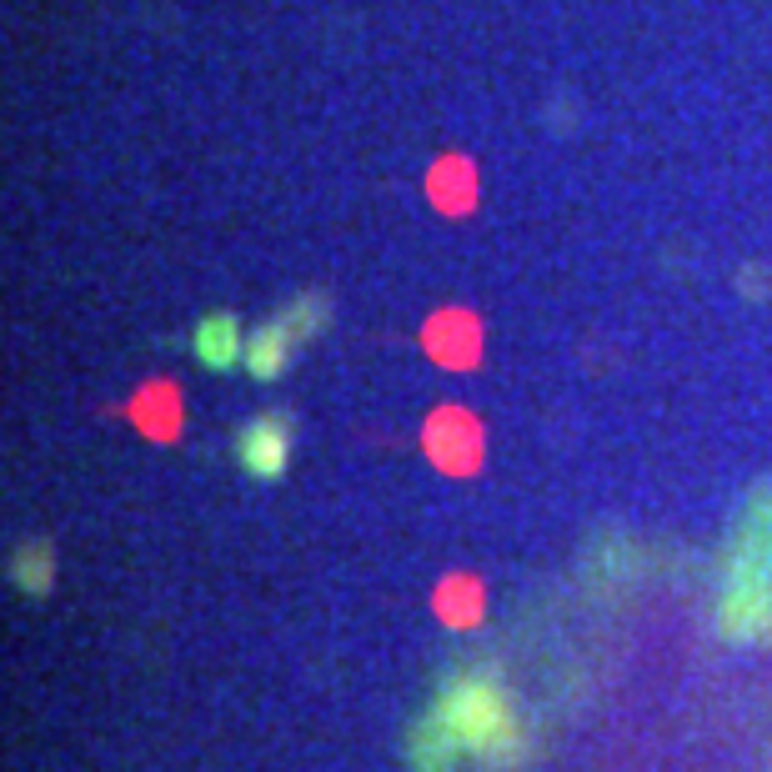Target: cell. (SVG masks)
<instances>
[{
  "label": "cell",
  "instance_id": "6da1fadb",
  "mask_svg": "<svg viewBox=\"0 0 772 772\" xmlns=\"http://www.w3.org/2000/svg\"><path fill=\"white\" fill-rule=\"evenodd\" d=\"M246 467L256 471V477H276V471L286 467V431L282 421H262V427L246 431Z\"/></svg>",
  "mask_w": 772,
  "mask_h": 772
},
{
  "label": "cell",
  "instance_id": "7a4b0ae2",
  "mask_svg": "<svg viewBox=\"0 0 772 772\" xmlns=\"http://www.w3.org/2000/svg\"><path fill=\"white\" fill-rule=\"evenodd\" d=\"M201 356H206L211 366H226L231 356H236V326H231L226 316H211V322L201 326Z\"/></svg>",
  "mask_w": 772,
  "mask_h": 772
},
{
  "label": "cell",
  "instance_id": "3957f363",
  "mask_svg": "<svg viewBox=\"0 0 772 772\" xmlns=\"http://www.w3.org/2000/svg\"><path fill=\"white\" fill-rule=\"evenodd\" d=\"M282 356H286V336L276 326H266L256 342H251V372L256 376H276L282 372Z\"/></svg>",
  "mask_w": 772,
  "mask_h": 772
}]
</instances>
